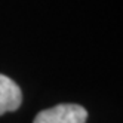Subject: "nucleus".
<instances>
[{"mask_svg": "<svg viewBox=\"0 0 123 123\" xmlns=\"http://www.w3.org/2000/svg\"><path fill=\"white\" fill-rule=\"evenodd\" d=\"M87 111L79 104H58L40 111L33 123H86Z\"/></svg>", "mask_w": 123, "mask_h": 123, "instance_id": "nucleus-1", "label": "nucleus"}, {"mask_svg": "<svg viewBox=\"0 0 123 123\" xmlns=\"http://www.w3.org/2000/svg\"><path fill=\"white\" fill-rule=\"evenodd\" d=\"M22 102V92L12 79L0 74V116L19 108Z\"/></svg>", "mask_w": 123, "mask_h": 123, "instance_id": "nucleus-2", "label": "nucleus"}]
</instances>
